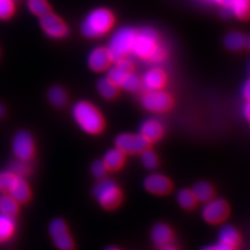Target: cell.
Masks as SVG:
<instances>
[{"instance_id":"cell-15","label":"cell","mask_w":250,"mask_h":250,"mask_svg":"<svg viewBox=\"0 0 250 250\" xmlns=\"http://www.w3.org/2000/svg\"><path fill=\"white\" fill-rule=\"evenodd\" d=\"M112 59L109 57L107 49L104 47H96L94 48L88 57V65L94 71H104L105 70Z\"/></svg>"},{"instance_id":"cell-5","label":"cell","mask_w":250,"mask_h":250,"mask_svg":"<svg viewBox=\"0 0 250 250\" xmlns=\"http://www.w3.org/2000/svg\"><path fill=\"white\" fill-rule=\"evenodd\" d=\"M93 194L99 205L104 208H114L119 205L121 193L118 186L112 179L100 178L93 189Z\"/></svg>"},{"instance_id":"cell-41","label":"cell","mask_w":250,"mask_h":250,"mask_svg":"<svg viewBox=\"0 0 250 250\" xmlns=\"http://www.w3.org/2000/svg\"><path fill=\"white\" fill-rule=\"evenodd\" d=\"M105 250H120V249L117 248V247H113V246H112V247H107Z\"/></svg>"},{"instance_id":"cell-17","label":"cell","mask_w":250,"mask_h":250,"mask_svg":"<svg viewBox=\"0 0 250 250\" xmlns=\"http://www.w3.org/2000/svg\"><path fill=\"white\" fill-rule=\"evenodd\" d=\"M164 132V127L160 121L155 119H147L140 126V134L142 135L148 142L159 140Z\"/></svg>"},{"instance_id":"cell-33","label":"cell","mask_w":250,"mask_h":250,"mask_svg":"<svg viewBox=\"0 0 250 250\" xmlns=\"http://www.w3.org/2000/svg\"><path fill=\"white\" fill-rule=\"evenodd\" d=\"M91 171L93 175L97 177V178H104V175L107 172V167L105 166V164L104 161H95L91 166Z\"/></svg>"},{"instance_id":"cell-16","label":"cell","mask_w":250,"mask_h":250,"mask_svg":"<svg viewBox=\"0 0 250 250\" xmlns=\"http://www.w3.org/2000/svg\"><path fill=\"white\" fill-rule=\"evenodd\" d=\"M224 16L233 15L239 19H247L250 16V0H229L223 6Z\"/></svg>"},{"instance_id":"cell-40","label":"cell","mask_w":250,"mask_h":250,"mask_svg":"<svg viewBox=\"0 0 250 250\" xmlns=\"http://www.w3.org/2000/svg\"><path fill=\"white\" fill-rule=\"evenodd\" d=\"M161 250H175V249H174L173 247H171V246L166 245V246H163V248H162Z\"/></svg>"},{"instance_id":"cell-3","label":"cell","mask_w":250,"mask_h":250,"mask_svg":"<svg viewBox=\"0 0 250 250\" xmlns=\"http://www.w3.org/2000/svg\"><path fill=\"white\" fill-rule=\"evenodd\" d=\"M114 17L106 9L93 10L87 15L82 23V33L83 36L95 39L104 36L112 28Z\"/></svg>"},{"instance_id":"cell-8","label":"cell","mask_w":250,"mask_h":250,"mask_svg":"<svg viewBox=\"0 0 250 250\" xmlns=\"http://www.w3.org/2000/svg\"><path fill=\"white\" fill-rule=\"evenodd\" d=\"M142 105L153 113L165 112L171 105V98L166 92L159 90H150L142 97Z\"/></svg>"},{"instance_id":"cell-20","label":"cell","mask_w":250,"mask_h":250,"mask_svg":"<svg viewBox=\"0 0 250 250\" xmlns=\"http://www.w3.org/2000/svg\"><path fill=\"white\" fill-rule=\"evenodd\" d=\"M16 229V221L14 216L0 213V243L10 240Z\"/></svg>"},{"instance_id":"cell-9","label":"cell","mask_w":250,"mask_h":250,"mask_svg":"<svg viewBox=\"0 0 250 250\" xmlns=\"http://www.w3.org/2000/svg\"><path fill=\"white\" fill-rule=\"evenodd\" d=\"M107 77L111 78L117 87L129 92L137 91L141 85L140 78L136 74L127 70L117 68L116 66L108 70Z\"/></svg>"},{"instance_id":"cell-28","label":"cell","mask_w":250,"mask_h":250,"mask_svg":"<svg viewBox=\"0 0 250 250\" xmlns=\"http://www.w3.org/2000/svg\"><path fill=\"white\" fill-rule=\"evenodd\" d=\"M28 10L36 16L42 17V16L49 13V5L46 0H27Z\"/></svg>"},{"instance_id":"cell-24","label":"cell","mask_w":250,"mask_h":250,"mask_svg":"<svg viewBox=\"0 0 250 250\" xmlns=\"http://www.w3.org/2000/svg\"><path fill=\"white\" fill-rule=\"evenodd\" d=\"M19 202L16 201L10 194L0 195V213L9 216H15L18 213Z\"/></svg>"},{"instance_id":"cell-23","label":"cell","mask_w":250,"mask_h":250,"mask_svg":"<svg viewBox=\"0 0 250 250\" xmlns=\"http://www.w3.org/2000/svg\"><path fill=\"white\" fill-rule=\"evenodd\" d=\"M97 89L100 95L105 99H113L118 93V87L108 77L100 78L97 83Z\"/></svg>"},{"instance_id":"cell-14","label":"cell","mask_w":250,"mask_h":250,"mask_svg":"<svg viewBox=\"0 0 250 250\" xmlns=\"http://www.w3.org/2000/svg\"><path fill=\"white\" fill-rule=\"evenodd\" d=\"M144 187L148 192L162 195L167 193L170 190L171 184L165 175L152 173L144 179Z\"/></svg>"},{"instance_id":"cell-19","label":"cell","mask_w":250,"mask_h":250,"mask_svg":"<svg viewBox=\"0 0 250 250\" xmlns=\"http://www.w3.org/2000/svg\"><path fill=\"white\" fill-rule=\"evenodd\" d=\"M151 239L156 245L166 246L171 242L172 232L166 224H155L151 229Z\"/></svg>"},{"instance_id":"cell-31","label":"cell","mask_w":250,"mask_h":250,"mask_svg":"<svg viewBox=\"0 0 250 250\" xmlns=\"http://www.w3.org/2000/svg\"><path fill=\"white\" fill-rule=\"evenodd\" d=\"M11 172L20 176L27 175L30 172V165L28 164V161H22L17 159L11 164Z\"/></svg>"},{"instance_id":"cell-26","label":"cell","mask_w":250,"mask_h":250,"mask_svg":"<svg viewBox=\"0 0 250 250\" xmlns=\"http://www.w3.org/2000/svg\"><path fill=\"white\" fill-rule=\"evenodd\" d=\"M48 99L54 106L62 107L67 103V94L64 89L56 85L48 91Z\"/></svg>"},{"instance_id":"cell-35","label":"cell","mask_w":250,"mask_h":250,"mask_svg":"<svg viewBox=\"0 0 250 250\" xmlns=\"http://www.w3.org/2000/svg\"><path fill=\"white\" fill-rule=\"evenodd\" d=\"M242 95H243L245 100L250 101V78L243 84V88H242Z\"/></svg>"},{"instance_id":"cell-27","label":"cell","mask_w":250,"mask_h":250,"mask_svg":"<svg viewBox=\"0 0 250 250\" xmlns=\"http://www.w3.org/2000/svg\"><path fill=\"white\" fill-rule=\"evenodd\" d=\"M245 36L240 33H229L224 39V44L229 50H240L244 47Z\"/></svg>"},{"instance_id":"cell-6","label":"cell","mask_w":250,"mask_h":250,"mask_svg":"<svg viewBox=\"0 0 250 250\" xmlns=\"http://www.w3.org/2000/svg\"><path fill=\"white\" fill-rule=\"evenodd\" d=\"M49 233L59 250H73V240L70 236L67 224L62 219H53L49 224Z\"/></svg>"},{"instance_id":"cell-30","label":"cell","mask_w":250,"mask_h":250,"mask_svg":"<svg viewBox=\"0 0 250 250\" xmlns=\"http://www.w3.org/2000/svg\"><path fill=\"white\" fill-rule=\"evenodd\" d=\"M141 162H142L143 166L146 169L153 170L158 165V156L152 150H149L147 148V149L141 152Z\"/></svg>"},{"instance_id":"cell-37","label":"cell","mask_w":250,"mask_h":250,"mask_svg":"<svg viewBox=\"0 0 250 250\" xmlns=\"http://www.w3.org/2000/svg\"><path fill=\"white\" fill-rule=\"evenodd\" d=\"M210 1L216 3V4H220L222 6H225L226 4H228V2L229 1V0H210Z\"/></svg>"},{"instance_id":"cell-10","label":"cell","mask_w":250,"mask_h":250,"mask_svg":"<svg viewBox=\"0 0 250 250\" xmlns=\"http://www.w3.org/2000/svg\"><path fill=\"white\" fill-rule=\"evenodd\" d=\"M13 152L16 159L29 161L35 152L34 139L27 131H19L13 140Z\"/></svg>"},{"instance_id":"cell-34","label":"cell","mask_w":250,"mask_h":250,"mask_svg":"<svg viewBox=\"0 0 250 250\" xmlns=\"http://www.w3.org/2000/svg\"><path fill=\"white\" fill-rule=\"evenodd\" d=\"M201 250H234V247L225 245V244L219 242V243H217V244L208 245L206 247H203Z\"/></svg>"},{"instance_id":"cell-36","label":"cell","mask_w":250,"mask_h":250,"mask_svg":"<svg viewBox=\"0 0 250 250\" xmlns=\"http://www.w3.org/2000/svg\"><path fill=\"white\" fill-rule=\"evenodd\" d=\"M243 115L245 118L250 122V101H247V103L243 106Z\"/></svg>"},{"instance_id":"cell-2","label":"cell","mask_w":250,"mask_h":250,"mask_svg":"<svg viewBox=\"0 0 250 250\" xmlns=\"http://www.w3.org/2000/svg\"><path fill=\"white\" fill-rule=\"evenodd\" d=\"M72 117L83 131L98 134L103 129L104 120L98 109L88 101H78L72 106Z\"/></svg>"},{"instance_id":"cell-18","label":"cell","mask_w":250,"mask_h":250,"mask_svg":"<svg viewBox=\"0 0 250 250\" xmlns=\"http://www.w3.org/2000/svg\"><path fill=\"white\" fill-rule=\"evenodd\" d=\"M142 83L148 90H159L165 83V74L158 68H152L144 74Z\"/></svg>"},{"instance_id":"cell-38","label":"cell","mask_w":250,"mask_h":250,"mask_svg":"<svg viewBox=\"0 0 250 250\" xmlns=\"http://www.w3.org/2000/svg\"><path fill=\"white\" fill-rule=\"evenodd\" d=\"M244 47H245V48H247V49H250V36H245Z\"/></svg>"},{"instance_id":"cell-12","label":"cell","mask_w":250,"mask_h":250,"mask_svg":"<svg viewBox=\"0 0 250 250\" xmlns=\"http://www.w3.org/2000/svg\"><path fill=\"white\" fill-rule=\"evenodd\" d=\"M41 26L45 34L52 39H61L68 33V27L64 21L50 12L41 17Z\"/></svg>"},{"instance_id":"cell-4","label":"cell","mask_w":250,"mask_h":250,"mask_svg":"<svg viewBox=\"0 0 250 250\" xmlns=\"http://www.w3.org/2000/svg\"><path fill=\"white\" fill-rule=\"evenodd\" d=\"M136 30L130 27H121L112 35L107 45V51L112 61H118L131 53Z\"/></svg>"},{"instance_id":"cell-39","label":"cell","mask_w":250,"mask_h":250,"mask_svg":"<svg viewBox=\"0 0 250 250\" xmlns=\"http://www.w3.org/2000/svg\"><path fill=\"white\" fill-rule=\"evenodd\" d=\"M3 115H4V106L0 104V118L3 117Z\"/></svg>"},{"instance_id":"cell-7","label":"cell","mask_w":250,"mask_h":250,"mask_svg":"<svg viewBox=\"0 0 250 250\" xmlns=\"http://www.w3.org/2000/svg\"><path fill=\"white\" fill-rule=\"evenodd\" d=\"M148 145L149 142L141 134H120L116 138V147L124 153H141Z\"/></svg>"},{"instance_id":"cell-11","label":"cell","mask_w":250,"mask_h":250,"mask_svg":"<svg viewBox=\"0 0 250 250\" xmlns=\"http://www.w3.org/2000/svg\"><path fill=\"white\" fill-rule=\"evenodd\" d=\"M202 208V217L207 222H221L228 215V205L222 199H209Z\"/></svg>"},{"instance_id":"cell-21","label":"cell","mask_w":250,"mask_h":250,"mask_svg":"<svg viewBox=\"0 0 250 250\" xmlns=\"http://www.w3.org/2000/svg\"><path fill=\"white\" fill-rule=\"evenodd\" d=\"M103 161L104 162L107 169H119L124 163V152L121 151L118 147L112 148V149L105 152Z\"/></svg>"},{"instance_id":"cell-1","label":"cell","mask_w":250,"mask_h":250,"mask_svg":"<svg viewBox=\"0 0 250 250\" xmlns=\"http://www.w3.org/2000/svg\"><path fill=\"white\" fill-rule=\"evenodd\" d=\"M136 57L149 61L151 62H159L165 58V49L159 43V36L152 28H142L136 31L132 51Z\"/></svg>"},{"instance_id":"cell-29","label":"cell","mask_w":250,"mask_h":250,"mask_svg":"<svg viewBox=\"0 0 250 250\" xmlns=\"http://www.w3.org/2000/svg\"><path fill=\"white\" fill-rule=\"evenodd\" d=\"M176 198L178 205L184 208H192L195 206V202H196L192 191L189 189L179 190L176 195Z\"/></svg>"},{"instance_id":"cell-32","label":"cell","mask_w":250,"mask_h":250,"mask_svg":"<svg viewBox=\"0 0 250 250\" xmlns=\"http://www.w3.org/2000/svg\"><path fill=\"white\" fill-rule=\"evenodd\" d=\"M15 10L14 0H0V19H7Z\"/></svg>"},{"instance_id":"cell-13","label":"cell","mask_w":250,"mask_h":250,"mask_svg":"<svg viewBox=\"0 0 250 250\" xmlns=\"http://www.w3.org/2000/svg\"><path fill=\"white\" fill-rule=\"evenodd\" d=\"M5 193L10 194L11 196L19 203L27 201L30 196L29 187L24 177L14 173L12 174L9 185H7Z\"/></svg>"},{"instance_id":"cell-22","label":"cell","mask_w":250,"mask_h":250,"mask_svg":"<svg viewBox=\"0 0 250 250\" xmlns=\"http://www.w3.org/2000/svg\"><path fill=\"white\" fill-rule=\"evenodd\" d=\"M240 241V236L238 230L233 228V226L228 224L221 228L219 231V242L225 245H229L234 247Z\"/></svg>"},{"instance_id":"cell-25","label":"cell","mask_w":250,"mask_h":250,"mask_svg":"<svg viewBox=\"0 0 250 250\" xmlns=\"http://www.w3.org/2000/svg\"><path fill=\"white\" fill-rule=\"evenodd\" d=\"M192 193L196 201L207 202L209 199H212L214 191H213V188L210 187L208 183L200 182L193 187Z\"/></svg>"}]
</instances>
